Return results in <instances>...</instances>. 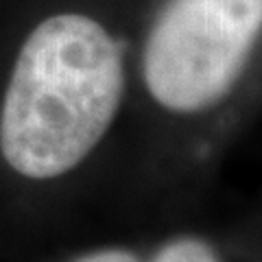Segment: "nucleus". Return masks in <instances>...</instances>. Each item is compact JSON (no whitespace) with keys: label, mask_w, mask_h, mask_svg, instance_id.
I'll return each instance as SVG.
<instances>
[{"label":"nucleus","mask_w":262,"mask_h":262,"mask_svg":"<svg viewBox=\"0 0 262 262\" xmlns=\"http://www.w3.org/2000/svg\"><path fill=\"white\" fill-rule=\"evenodd\" d=\"M122 94L118 39L92 15H48L15 59L0 112V151L24 177H59L107 134Z\"/></svg>","instance_id":"obj_1"},{"label":"nucleus","mask_w":262,"mask_h":262,"mask_svg":"<svg viewBox=\"0 0 262 262\" xmlns=\"http://www.w3.org/2000/svg\"><path fill=\"white\" fill-rule=\"evenodd\" d=\"M262 51V0H162L142 44V81L164 112L201 116L236 94Z\"/></svg>","instance_id":"obj_2"},{"label":"nucleus","mask_w":262,"mask_h":262,"mask_svg":"<svg viewBox=\"0 0 262 262\" xmlns=\"http://www.w3.org/2000/svg\"><path fill=\"white\" fill-rule=\"evenodd\" d=\"M155 262H216V258L208 245L188 238V241H177L173 245H168L155 258Z\"/></svg>","instance_id":"obj_3"},{"label":"nucleus","mask_w":262,"mask_h":262,"mask_svg":"<svg viewBox=\"0 0 262 262\" xmlns=\"http://www.w3.org/2000/svg\"><path fill=\"white\" fill-rule=\"evenodd\" d=\"M81 262H136V258L125 251H101V253H94V256L83 258Z\"/></svg>","instance_id":"obj_4"}]
</instances>
